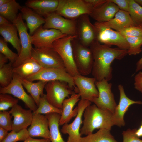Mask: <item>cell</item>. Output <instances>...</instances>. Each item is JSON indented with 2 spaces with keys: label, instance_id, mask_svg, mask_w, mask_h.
<instances>
[{
  "label": "cell",
  "instance_id": "6da1fadb",
  "mask_svg": "<svg viewBox=\"0 0 142 142\" xmlns=\"http://www.w3.org/2000/svg\"><path fill=\"white\" fill-rule=\"evenodd\" d=\"M90 48L93 58L92 75L96 81L110 80L112 77V63L115 59L120 60L124 58L127 54V50L118 47L111 48L97 40Z\"/></svg>",
  "mask_w": 142,
  "mask_h": 142
},
{
  "label": "cell",
  "instance_id": "7a4b0ae2",
  "mask_svg": "<svg viewBox=\"0 0 142 142\" xmlns=\"http://www.w3.org/2000/svg\"><path fill=\"white\" fill-rule=\"evenodd\" d=\"M113 114L109 111L100 108L95 104L89 105L83 114L84 119L80 129L81 135H87L93 133L95 129L105 128L110 130L113 125Z\"/></svg>",
  "mask_w": 142,
  "mask_h": 142
},
{
  "label": "cell",
  "instance_id": "3957f363",
  "mask_svg": "<svg viewBox=\"0 0 142 142\" xmlns=\"http://www.w3.org/2000/svg\"><path fill=\"white\" fill-rule=\"evenodd\" d=\"M76 37V36L67 35L56 40L52 44L53 48L62 59L67 72L73 77L80 74L75 63L71 44L72 40Z\"/></svg>",
  "mask_w": 142,
  "mask_h": 142
},
{
  "label": "cell",
  "instance_id": "277c9868",
  "mask_svg": "<svg viewBox=\"0 0 142 142\" xmlns=\"http://www.w3.org/2000/svg\"><path fill=\"white\" fill-rule=\"evenodd\" d=\"M74 59L80 74L88 75L92 72L93 58L92 51L89 47L83 45L77 37L71 41Z\"/></svg>",
  "mask_w": 142,
  "mask_h": 142
},
{
  "label": "cell",
  "instance_id": "5b68a950",
  "mask_svg": "<svg viewBox=\"0 0 142 142\" xmlns=\"http://www.w3.org/2000/svg\"><path fill=\"white\" fill-rule=\"evenodd\" d=\"M93 9L85 0H59L55 12L66 18L76 20L83 14L89 15Z\"/></svg>",
  "mask_w": 142,
  "mask_h": 142
},
{
  "label": "cell",
  "instance_id": "8992f818",
  "mask_svg": "<svg viewBox=\"0 0 142 142\" xmlns=\"http://www.w3.org/2000/svg\"><path fill=\"white\" fill-rule=\"evenodd\" d=\"M93 24L97 31L96 40L100 43L109 47L116 45L125 50L128 49L129 47L128 43L119 32L105 26L101 22L96 21Z\"/></svg>",
  "mask_w": 142,
  "mask_h": 142
},
{
  "label": "cell",
  "instance_id": "52a82bcc",
  "mask_svg": "<svg viewBox=\"0 0 142 142\" xmlns=\"http://www.w3.org/2000/svg\"><path fill=\"white\" fill-rule=\"evenodd\" d=\"M64 82L59 80L49 81L47 83L44 88L48 102L54 107L61 109L63 102L65 98L76 93Z\"/></svg>",
  "mask_w": 142,
  "mask_h": 142
},
{
  "label": "cell",
  "instance_id": "ba28073f",
  "mask_svg": "<svg viewBox=\"0 0 142 142\" xmlns=\"http://www.w3.org/2000/svg\"><path fill=\"white\" fill-rule=\"evenodd\" d=\"M31 57L44 68H56L66 70L61 58L53 48H33Z\"/></svg>",
  "mask_w": 142,
  "mask_h": 142
},
{
  "label": "cell",
  "instance_id": "9c48e42d",
  "mask_svg": "<svg viewBox=\"0 0 142 142\" xmlns=\"http://www.w3.org/2000/svg\"><path fill=\"white\" fill-rule=\"evenodd\" d=\"M13 23L14 24L17 28L21 46L20 54L16 61L13 64V67L14 68L31 57V51L33 47L31 36L27 32L26 26L21 13H19L17 18Z\"/></svg>",
  "mask_w": 142,
  "mask_h": 142
},
{
  "label": "cell",
  "instance_id": "30bf717a",
  "mask_svg": "<svg viewBox=\"0 0 142 142\" xmlns=\"http://www.w3.org/2000/svg\"><path fill=\"white\" fill-rule=\"evenodd\" d=\"M95 84L99 92L98 97L93 102L98 107L108 110L113 114L117 106L111 88L112 84L105 79L96 81Z\"/></svg>",
  "mask_w": 142,
  "mask_h": 142
},
{
  "label": "cell",
  "instance_id": "8fae6325",
  "mask_svg": "<svg viewBox=\"0 0 142 142\" xmlns=\"http://www.w3.org/2000/svg\"><path fill=\"white\" fill-rule=\"evenodd\" d=\"M45 18V21L42 26L43 28L57 29L64 34L77 36V19L72 20L64 18L55 12Z\"/></svg>",
  "mask_w": 142,
  "mask_h": 142
},
{
  "label": "cell",
  "instance_id": "7c38bea8",
  "mask_svg": "<svg viewBox=\"0 0 142 142\" xmlns=\"http://www.w3.org/2000/svg\"><path fill=\"white\" fill-rule=\"evenodd\" d=\"M26 79L31 82L40 80L47 82L59 80L67 83L71 89L74 87L76 88L73 77L68 73L66 70L60 68H44Z\"/></svg>",
  "mask_w": 142,
  "mask_h": 142
},
{
  "label": "cell",
  "instance_id": "4fadbf2b",
  "mask_svg": "<svg viewBox=\"0 0 142 142\" xmlns=\"http://www.w3.org/2000/svg\"><path fill=\"white\" fill-rule=\"evenodd\" d=\"M91 102L88 100L80 99L78 104V113L74 121L70 124L63 125L61 131L64 134H68L67 142H80L82 137L80 128L83 123L82 116L85 109L91 104Z\"/></svg>",
  "mask_w": 142,
  "mask_h": 142
},
{
  "label": "cell",
  "instance_id": "5bb4252c",
  "mask_svg": "<svg viewBox=\"0 0 142 142\" xmlns=\"http://www.w3.org/2000/svg\"><path fill=\"white\" fill-rule=\"evenodd\" d=\"M0 93L11 94L21 100L33 112H34L38 108L32 97L28 94L24 90L21 79L14 73L10 84L6 87H0Z\"/></svg>",
  "mask_w": 142,
  "mask_h": 142
},
{
  "label": "cell",
  "instance_id": "9a60e30c",
  "mask_svg": "<svg viewBox=\"0 0 142 142\" xmlns=\"http://www.w3.org/2000/svg\"><path fill=\"white\" fill-rule=\"evenodd\" d=\"M89 15H82L77 19V38L84 45L89 47L97 39L95 28L90 20Z\"/></svg>",
  "mask_w": 142,
  "mask_h": 142
},
{
  "label": "cell",
  "instance_id": "2e32d148",
  "mask_svg": "<svg viewBox=\"0 0 142 142\" xmlns=\"http://www.w3.org/2000/svg\"><path fill=\"white\" fill-rule=\"evenodd\" d=\"M67 35L58 30L44 29L42 25L31 36V43L35 48H53L55 41Z\"/></svg>",
  "mask_w": 142,
  "mask_h": 142
},
{
  "label": "cell",
  "instance_id": "e0dca14e",
  "mask_svg": "<svg viewBox=\"0 0 142 142\" xmlns=\"http://www.w3.org/2000/svg\"><path fill=\"white\" fill-rule=\"evenodd\" d=\"M74 83L77 87L81 99L92 102L99 95V92L95 84L96 81L94 77L89 78L80 74L73 77Z\"/></svg>",
  "mask_w": 142,
  "mask_h": 142
},
{
  "label": "cell",
  "instance_id": "ac0fdd59",
  "mask_svg": "<svg viewBox=\"0 0 142 142\" xmlns=\"http://www.w3.org/2000/svg\"><path fill=\"white\" fill-rule=\"evenodd\" d=\"M118 88L120 94L119 101L113 114L112 119L113 125L121 127L124 126L125 124L124 120V116L129 107L134 104H141L142 102L134 101L128 98L125 93L122 85H119Z\"/></svg>",
  "mask_w": 142,
  "mask_h": 142
},
{
  "label": "cell",
  "instance_id": "d6986e66",
  "mask_svg": "<svg viewBox=\"0 0 142 142\" xmlns=\"http://www.w3.org/2000/svg\"><path fill=\"white\" fill-rule=\"evenodd\" d=\"M30 109L23 108L18 104L11 108L9 111L14 118L11 131L18 132L27 129L31 125L33 116V112Z\"/></svg>",
  "mask_w": 142,
  "mask_h": 142
},
{
  "label": "cell",
  "instance_id": "ffe728a7",
  "mask_svg": "<svg viewBox=\"0 0 142 142\" xmlns=\"http://www.w3.org/2000/svg\"><path fill=\"white\" fill-rule=\"evenodd\" d=\"M49 126L48 120L45 115L33 113L32 123L27 130L29 136L50 139Z\"/></svg>",
  "mask_w": 142,
  "mask_h": 142
},
{
  "label": "cell",
  "instance_id": "44dd1931",
  "mask_svg": "<svg viewBox=\"0 0 142 142\" xmlns=\"http://www.w3.org/2000/svg\"><path fill=\"white\" fill-rule=\"evenodd\" d=\"M119 9L116 4L110 0H107L103 4L94 8L89 16L97 22H107L112 19Z\"/></svg>",
  "mask_w": 142,
  "mask_h": 142
},
{
  "label": "cell",
  "instance_id": "7402d4cb",
  "mask_svg": "<svg viewBox=\"0 0 142 142\" xmlns=\"http://www.w3.org/2000/svg\"><path fill=\"white\" fill-rule=\"evenodd\" d=\"M59 0H28L25 5L45 18L55 12Z\"/></svg>",
  "mask_w": 142,
  "mask_h": 142
},
{
  "label": "cell",
  "instance_id": "603a6c76",
  "mask_svg": "<svg viewBox=\"0 0 142 142\" xmlns=\"http://www.w3.org/2000/svg\"><path fill=\"white\" fill-rule=\"evenodd\" d=\"M80 97L79 93H75L63 101L62 112L59 122L60 125L67 124L73 118L76 116L78 112V107L76 106L74 110L73 108L76 103L80 100Z\"/></svg>",
  "mask_w": 142,
  "mask_h": 142
},
{
  "label": "cell",
  "instance_id": "cb8c5ba5",
  "mask_svg": "<svg viewBox=\"0 0 142 142\" xmlns=\"http://www.w3.org/2000/svg\"><path fill=\"white\" fill-rule=\"evenodd\" d=\"M44 68L31 57L26 60L19 65L13 68V71L20 79H26Z\"/></svg>",
  "mask_w": 142,
  "mask_h": 142
},
{
  "label": "cell",
  "instance_id": "d4e9b609",
  "mask_svg": "<svg viewBox=\"0 0 142 142\" xmlns=\"http://www.w3.org/2000/svg\"><path fill=\"white\" fill-rule=\"evenodd\" d=\"M115 16L109 21L101 22L105 26L118 32L125 28L136 26L127 12L119 9Z\"/></svg>",
  "mask_w": 142,
  "mask_h": 142
},
{
  "label": "cell",
  "instance_id": "484cf974",
  "mask_svg": "<svg viewBox=\"0 0 142 142\" xmlns=\"http://www.w3.org/2000/svg\"><path fill=\"white\" fill-rule=\"evenodd\" d=\"M20 11L23 19L25 20L29 30V35L32 36L42 25L45 23V19L31 8L22 6Z\"/></svg>",
  "mask_w": 142,
  "mask_h": 142
},
{
  "label": "cell",
  "instance_id": "4316f807",
  "mask_svg": "<svg viewBox=\"0 0 142 142\" xmlns=\"http://www.w3.org/2000/svg\"><path fill=\"white\" fill-rule=\"evenodd\" d=\"M17 32V28L14 24L11 23L0 26L1 35L6 42L10 43L16 49L19 55L21 51V46Z\"/></svg>",
  "mask_w": 142,
  "mask_h": 142
},
{
  "label": "cell",
  "instance_id": "83f0119b",
  "mask_svg": "<svg viewBox=\"0 0 142 142\" xmlns=\"http://www.w3.org/2000/svg\"><path fill=\"white\" fill-rule=\"evenodd\" d=\"M23 86L31 94L38 106L40 98L43 95L45 87L48 82L42 80H39L36 82L21 79Z\"/></svg>",
  "mask_w": 142,
  "mask_h": 142
},
{
  "label": "cell",
  "instance_id": "f1b7e54d",
  "mask_svg": "<svg viewBox=\"0 0 142 142\" xmlns=\"http://www.w3.org/2000/svg\"><path fill=\"white\" fill-rule=\"evenodd\" d=\"M45 115L48 120L51 142H66L62 138L59 129L61 114L52 113L46 114Z\"/></svg>",
  "mask_w": 142,
  "mask_h": 142
},
{
  "label": "cell",
  "instance_id": "f546056e",
  "mask_svg": "<svg viewBox=\"0 0 142 142\" xmlns=\"http://www.w3.org/2000/svg\"><path fill=\"white\" fill-rule=\"evenodd\" d=\"M22 7L15 0H10L7 3L0 6V15L13 23L17 18L18 11Z\"/></svg>",
  "mask_w": 142,
  "mask_h": 142
},
{
  "label": "cell",
  "instance_id": "4dcf8cb0",
  "mask_svg": "<svg viewBox=\"0 0 142 142\" xmlns=\"http://www.w3.org/2000/svg\"><path fill=\"white\" fill-rule=\"evenodd\" d=\"M110 130L101 128L97 132L82 137L80 142H119L111 133Z\"/></svg>",
  "mask_w": 142,
  "mask_h": 142
},
{
  "label": "cell",
  "instance_id": "1f68e13d",
  "mask_svg": "<svg viewBox=\"0 0 142 142\" xmlns=\"http://www.w3.org/2000/svg\"><path fill=\"white\" fill-rule=\"evenodd\" d=\"M13 64L10 62L0 68V85L1 87L8 85L12 81L13 76Z\"/></svg>",
  "mask_w": 142,
  "mask_h": 142
},
{
  "label": "cell",
  "instance_id": "d6a6232c",
  "mask_svg": "<svg viewBox=\"0 0 142 142\" xmlns=\"http://www.w3.org/2000/svg\"><path fill=\"white\" fill-rule=\"evenodd\" d=\"M62 109L57 108L50 104L47 99L46 94H44L41 96L39 104L34 113L47 114L52 113H57L61 115Z\"/></svg>",
  "mask_w": 142,
  "mask_h": 142
},
{
  "label": "cell",
  "instance_id": "836d02e7",
  "mask_svg": "<svg viewBox=\"0 0 142 142\" xmlns=\"http://www.w3.org/2000/svg\"><path fill=\"white\" fill-rule=\"evenodd\" d=\"M128 13L136 26L142 24V7L134 0H129Z\"/></svg>",
  "mask_w": 142,
  "mask_h": 142
},
{
  "label": "cell",
  "instance_id": "e575fe53",
  "mask_svg": "<svg viewBox=\"0 0 142 142\" xmlns=\"http://www.w3.org/2000/svg\"><path fill=\"white\" fill-rule=\"evenodd\" d=\"M128 43L129 47L127 50V54L130 55H136L142 51V37H125Z\"/></svg>",
  "mask_w": 142,
  "mask_h": 142
},
{
  "label": "cell",
  "instance_id": "d590c367",
  "mask_svg": "<svg viewBox=\"0 0 142 142\" xmlns=\"http://www.w3.org/2000/svg\"><path fill=\"white\" fill-rule=\"evenodd\" d=\"M19 99L7 94H0V111H6L17 104Z\"/></svg>",
  "mask_w": 142,
  "mask_h": 142
},
{
  "label": "cell",
  "instance_id": "8d00e7d4",
  "mask_svg": "<svg viewBox=\"0 0 142 142\" xmlns=\"http://www.w3.org/2000/svg\"><path fill=\"white\" fill-rule=\"evenodd\" d=\"M29 137L27 129H24L18 132L11 131L8 133L6 137L1 142H16L24 141Z\"/></svg>",
  "mask_w": 142,
  "mask_h": 142
},
{
  "label": "cell",
  "instance_id": "74e56055",
  "mask_svg": "<svg viewBox=\"0 0 142 142\" xmlns=\"http://www.w3.org/2000/svg\"><path fill=\"white\" fill-rule=\"evenodd\" d=\"M7 42L2 37L0 38V52L5 56L10 62L13 64L17 60L18 55L12 51L8 47Z\"/></svg>",
  "mask_w": 142,
  "mask_h": 142
},
{
  "label": "cell",
  "instance_id": "f35d334b",
  "mask_svg": "<svg viewBox=\"0 0 142 142\" xmlns=\"http://www.w3.org/2000/svg\"><path fill=\"white\" fill-rule=\"evenodd\" d=\"M9 111H0V127L8 131H11L13 121L12 116Z\"/></svg>",
  "mask_w": 142,
  "mask_h": 142
},
{
  "label": "cell",
  "instance_id": "ab89813d",
  "mask_svg": "<svg viewBox=\"0 0 142 142\" xmlns=\"http://www.w3.org/2000/svg\"><path fill=\"white\" fill-rule=\"evenodd\" d=\"M119 32L124 37H142V28L136 26L125 28Z\"/></svg>",
  "mask_w": 142,
  "mask_h": 142
},
{
  "label": "cell",
  "instance_id": "60d3db41",
  "mask_svg": "<svg viewBox=\"0 0 142 142\" xmlns=\"http://www.w3.org/2000/svg\"><path fill=\"white\" fill-rule=\"evenodd\" d=\"M137 130L136 129H128L123 131L122 133L123 142H142V140L140 139L136 134Z\"/></svg>",
  "mask_w": 142,
  "mask_h": 142
},
{
  "label": "cell",
  "instance_id": "b9f144b4",
  "mask_svg": "<svg viewBox=\"0 0 142 142\" xmlns=\"http://www.w3.org/2000/svg\"><path fill=\"white\" fill-rule=\"evenodd\" d=\"M116 4L120 10L128 12L129 0H110Z\"/></svg>",
  "mask_w": 142,
  "mask_h": 142
},
{
  "label": "cell",
  "instance_id": "7bdbcfd3",
  "mask_svg": "<svg viewBox=\"0 0 142 142\" xmlns=\"http://www.w3.org/2000/svg\"><path fill=\"white\" fill-rule=\"evenodd\" d=\"M134 88L142 93V72L139 71L134 77Z\"/></svg>",
  "mask_w": 142,
  "mask_h": 142
},
{
  "label": "cell",
  "instance_id": "ee69618b",
  "mask_svg": "<svg viewBox=\"0 0 142 142\" xmlns=\"http://www.w3.org/2000/svg\"><path fill=\"white\" fill-rule=\"evenodd\" d=\"M107 0H85L87 2L91 4L93 8L98 7L107 1Z\"/></svg>",
  "mask_w": 142,
  "mask_h": 142
},
{
  "label": "cell",
  "instance_id": "f6af8a7d",
  "mask_svg": "<svg viewBox=\"0 0 142 142\" xmlns=\"http://www.w3.org/2000/svg\"><path fill=\"white\" fill-rule=\"evenodd\" d=\"M23 142H51L50 139L43 138L41 139H37L29 137Z\"/></svg>",
  "mask_w": 142,
  "mask_h": 142
},
{
  "label": "cell",
  "instance_id": "bcb514c9",
  "mask_svg": "<svg viewBox=\"0 0 142 142\" xmlns=\"http://www.w3.org/2000/svg\"><path fill=\"white\" fill-rule=\"evenodd\" d=\"M8 131L6 129L0 127V142L6 137L8 133Z\"/></svg>",
  "mask_w": 142,
  "mask_h": 142
},
{
  "label": "cell",
  "instance_id": "7dc6e473",
  "mask_svg": "<svg viewBox=\"0 0 142 142\" xmlns=\"http://www.w3.org/2000/svg\"><path fill=\"white\" fill-rule=\"evenodd\" d=\"M8 60L3 54L0 53V68L7 64Z\"/></svg>",
  "mask_w": 142,
  "mask_h": 142
},
{
  "label": "cell",
  "instance_id": "c3c4849f",
  "mask_svg": "<svg viewBox=\"0 0 142 142\" xmlns=\"http://www.w3.org/2000/svg\"><path fill=\"white\" fill-rule=\"evenodd\" d=\"M142 69V57L136 63V72Z\"/></svg>",
  "mask_w": 142,
  "mask_h": 142
},
{
  "label": "cell",
  "instance_id": "681fc988",
  "mask_svg": "<svg viewBox=\"0 0 142 142\" xmlns=\"http://www.w3.org/2000/svg\"><path fill=\"white\" fill-rule=\"evenodd\" d=\"M10 23H11L10 22L2 16L0 15V26Z\"/></svg>",
  "mask_w": 142,
  "mask_h": 142
},
{
  "label": "cell",
  "instance_id": "f907efd6",
  "mask_svg": "<svg viewBox=\"0 0 142 142\" xmlns=\"http://www.w3.org/2000/svg\"><path fill=\"white\" fill-rule=\"evenodd\" d=\"M136 133L138 137L142 136V124L139 128L138 130L137 129Z\"/></svg>",
  "mask_w": 142,
  "mask_h": 142
},
{
  "label": "cell",
  "instance_id": "816d5d0a",
  "mask_svg": "<svg viewBox=\"0 0 142 142\" xmlns=\"http://www.w3.org/2000/svg\"><path fill=\"white\" fill-rule=\"evenodd\" d=\"M10 0H0V6L7 3Z\"/></svg>",
  "mask_w": 142,
  "mask_h": 142
},
{
  "label": "cell",
  "instance_id": "f5cc1de1",
  "mask_svg": "<svg viewBox=\"0 0 142 142\" xmlns=\"http://www.w3.org/2000/svg\"><path fill=\"white\" fill-rule=\"evenodd\" d=\"M134 1L140 6H142V0H134Z\"/></svg>",
  "mask_w": 142,
  "mask_h": 142
},
{
  "label": "cell",
  "instance_id": "db71d44e",
  "mask_svg": "<svg viewBox=\"0 0 142 142\" xmlns=\"http://www.w3.org/2000/svg\"><path fill=\"white\" fill-rule=\"evenodd\" d=\"M139 26L141 27V28H142V24Z\"/></svg>",
  "mask_w": 142,
  "mask_h": 142
}]
</instances>
